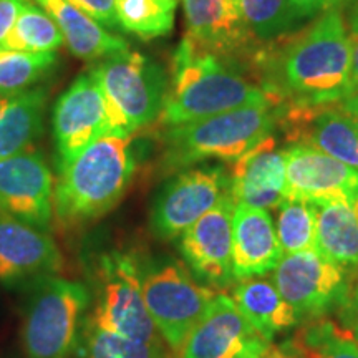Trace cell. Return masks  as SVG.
I'll return each mask as SVG.
<instances>
[{"instance_id": "cell-29", "label": "cell", "mask_w": 358, "mask_h": 358, "mask_svg": "<svg viewBox=\"0 0 358 358\" xmlns=\"http://www.w3.org/2000/svg\"><path fill=\"white\" fill-rule=\"evenodd\" d=\"M250 34L261 42H274L297 30L301 19L289 0H236Z\"/></svg>"}, {"instance_id": "cell-31", "label": "cell", "mask_w": 358, "mask_h": 358, "mask_svg": "<svg viewBox=\"0 0 358 358\" xmlns=\"http://www.w3.org/2000/svg\"><path fill=\"white\" fill-rule=\"evenodd\" d=\"M55 64V52L27 53L0 48V98L25 92Z\"/></svg>"}, {"instance_id": "cell-36", "label": "cell", "mask_w": 358, "mask_h": 358, "mask_svg": "<svg viewBox=\"0 0 358 358\" xmlns=\"http://www.w3.org/2000/svg\"><path fill=\"white\" fill-rule=\"evenodd\" d=\"M259 358H301V357L297 355V352H295L289 343H284V345L280 347L272 343V345L268 347Z\"/></svg>"}, {"instance_id": "cell-23", "label": "cell", "mask_w": 358, "mask_h": 358, "mask_svg": "<svg viewBox=\"0 0 358 358\" xmlns=\"http://www.w3.org/2000/svg\"><path fill=\"white\" fill-rule=\"evenodd\" d=\"M317 252L342 268L358 267V199L313 204Z\"/></svg>"}, {"instance_id": "cell-16", "label": "cell", "mask_w": 358, "mask_h": 358, "mask_svg": "<svg viewBox=\"0 0 358 358\" xmlns=\"http://www.w3.org/2000/svg\"><path fill=\"white\" fill-rule=\"evenodd\" d=\"M187 37L206 50L236 62L244 69L252 64L264 42L250 34L236 0H182Z\"/></svg>"}, {"instance_id": "cell-27", "label": "cell", "mask_w": 358, "mask_h": 358, "mask_svg": "<svg viewBox=\"0 0 358 358\" xmlns=\"http://www.w3.org/2000/svg\"><path fill=\"white\" fill-rule=\"evenodd\" d=\"M64 42V35L55 20L37 3L27 0L19 19L0 48L10 52L48 53L57 52Z\"/></svg>"}, {"instance_id": "cell-11", "label": "cell", "mask_w": 358, "mask_h": 358, "mask_svg": "<svg viewBox=\"0 0 358 358\" xmlns=\"http://www.w3.org/2000/svg\"><path fill=\"white\" fill-rule=\"evenodd\" d=\"M272 340L237 308L231 295L216 294L179 350L181 358H259Z\"/></svg>"}, {"instance_id": "cell-28", "label": "cell", "mask_w": 358, "mask_h": 358, "mask_svg": "<svg viewBox=\"0 0 358 358\" xmlns=\"http://www.w3.org/2000/svg\"><path fill=\"white\" fill-rule=\"evenodd\" d=\"M176 8L178 0H115L120 29L143 40L171 32Z\"/></svg>"}, {"instance_id": "cell-15", "label": "cell", "mask_w": 358, "mask_h": 358, "mask_svg": "<svg viewBox=\"0 0 358 358\" xmlns=\"http://www.w3.org/2000/svg\"><path fill=\"white\" fill-rule=\"evenodd\" d=\"M234 209L232 196H224L179 237V250L191 272L213 289H226L236 282L232 271Z\"/></svg>"}, {"instance_id": "cell-33", "label": "cell", "mask_w": 358, "mask_h": 358, "mask_svg": "<svg viewBox=\"0 0 358 358\" xmlns=\"http://www.w3.org/2000/svg\"><path fill=\"white\" fill-rule=\"evenodd\" d=\"M289 2L294 7L299 19L303 22L329 10H334V8H338L343 3H347V0H289Z\"/></svg>"}, {"instance_id": "cell-6", "label": "cell", "mask_w": 358, "mask_h": 358, "mask_svg": "<svg viewBox=\"0 0 358 358\" xmlns=\"http://www.w3.org/2000/svg\"><path fill=\"white\" fill-rule=\"evenodd\" d=\"M90 71L105 95L111 136L129 138L161 116L169 83L164 70L151 58L123 50L105 57Z\"/></svg>"}, {"instance_id": "cell-35", "label": "cell", "mask_w": 358, "mask_h": 358, "mask_svg": "<svg viewBox=\"0 0 358 358\" xmlns=\"http://www.w3.org/2000/svg\"><path fill=\"white\" fill-rule=\"evenodd\" d=\"M345 25L352 47V82L358 93V10L347 7Z\"/></svg>"}, {"instance_id": "cell-3", "label": "cell", "mask_w": 358, "mask_h": 358, "mask_svg": "<svg viewBox=\"0 0 358 358\" xmlns=\"http://www.w3.org/2000/svg\"><path fill=\"white\" fill-rule=\"evenodd\" d=\"M136 169L131 138L106 136L60 168L53 211L66 226L105 216L122 201Z\"/></svg>"}, {"instance_id": "cell-1", "label": "cell", "mask_w": 358, "mask_h": 358, "mask_svg": "<svg viewBox=\"0 0 358 358\" xmlns=\"http://www.w3.org/2000/svg\"><path fill=\"white\" fill-rule=\"evenodd\" d=\"M272 105H334L355 95L352 47L338 8L310 27L264 42L252 64Z\"/></svg>"}, {"instance_id": "cell-19", "label": "cell", "mask_w": 358, "mask_h": 358, "mask_svg": "<svg viewBox=\"0 0 358 358\" xmlns=\"http://www.w3.org/2000/svg\"><path fill=\"white\" fill-rule=\"evenodd\" d=\"M231 196L236 204L259 209H279L287 199L285 155L271 134L232 163Z\"/></svg>"}, {"instance_id": "cell-26", "label": "cell", "mask_w": 358, "mask_h": 358, "mask_svg": "<svg viewBox=\"0 0 358 358\" xmlns=\"http://www.w3.org/2000/svg\"><path fill=\"white\" fill-rule=\"evenodd\" d=\"M75 355L78 358H169L164 345L138 342L103 329L90 319L88 313Z\"/></svg>"}, {"instance_id": "cell-37", "label": "cell", "mask_w": 358, "mask_h": 358, "mask_svg": "<svg viewBox=\"0 0 358 358\" xmlns=\"http://www.w3.org/2000/svg\"><path fill=\"white\" fill-rule=\"evenodd\" d=\"M342 108L347 111L348 115L352 116L353 120L358 123V93H355V95L348 96L347 100L342 101Z\"/></svg>"}, {"instance_id": "cell-17", "label": "cell", "mask_w": 358, "mask_h": 358, "mask_svg": "<svg viewBox=\"0 0 358 358\" xmlns=\"http://www.w3.org/2000/svg\"><path fill=\"white\" fill-rule=\"evenodd\" d=\"M62 267L64 257L47 231L0 214V284L30 287Z\"/></svg>"}, {"instance_id": "cell-7", "label": "cell", "mask_w": 358, "mask_h": 358, "mask_svg": "<svg viewBox=\"0 0 358 358\" xmlns=\"http://www.w3.org/2000/svg\"><path fill=\"white\" fill-rule=\"evenodd\" d=\"M88 289L92 294L88 317L95 324L138 342L163 345L164 340L145 306L140 261L134 254L123 250L100 254L92 266Z\"/></svg>"}, {"instance_id": "cell-22", "label": "cell", "mask_w": 358, "mask_h": 358, "mask_svg": "<svg viewBox=\"0 0 358 358\" xmlns=\"http://www.w3.org/2000/svg\"><path fill=\"white\" fill-rule=\"evenodd\" d=\"M231 299L243 315L268 340L277 332L287 330L299 322V315L285 302L274 280L267 277H245L232 287Z\"/></svg>"}, {"instance_id": "cell-8", "label": "cell", "mask_w": 358, "mask_h": 358, "mask_svg": "<svg viewBox=\"0 0 358 358\" xmlns=\"http://www.w3.org/2000/svg\"><path fill=\"white\" fill-rule=\"evenodd\" d=\"M140 275L145 306L161 338L179 353L217 292L196 280L181 262L173 259L140 262Z\"/></svg>"}, {"instance_id": "cell-12", "label": "cell", "mask_w": 358, "mask_h": 358, "mask_svg": "<svg viewBox=\"0 0 358 358\" xmlns=\"http://www.w3.org/2000/svg\"><path fill=\"white\" fill-rule=\"evenodd\" d=\"M274 284L301 317H319L347 295L343 268L315 250L284 254L274 268Z\"/></svg>"}, {"instance_id": "cell-13", "label": "cell", "mask_w": 358, "mask_h": 358, "mask_svg": "<svg viewBox=\"0 0 358 358\" xmlns=\"http://www.w3.org/2000/svg\"><path fill=\"white\" fill-rule=\"evenodd\" d=\"M277 124L289 145H307L358 169V123L334 105H277Z\"/></svg>"}, {"instance_id": "cell-32", "label": "cell", "mask_w": 358, "mask_h": 358, "mask_svg": "<svg viewBox=\"0 0 358 358\" xmlns=\"http://www.w3.org/2000/svg\"><path fill=\"white\" fill-rule=\"evenodd\" d=\"M69 2L87 13L88 17H92L105 29H120L118 19H116L115 0H69Z\"/></svg>"}, {"instance_id": "cell-14", "label": "cell", "mask_w": 358, "mask_h": 358, "mask_svg": "<svg viewBox=\"0 0 358 358\" xmlns=\"http://www.w3.org/2000/svg\"><path fill=\"white\" fill-rule=\"evenodd\" d=\"M53 179L47 159L29 148L0 159V214L48 229L53 217Z\"/></svg>"}, {"instance_id": "cell-4", "label": "cell", "mask_w": 358, "mask_h": 358, "mask_svg": "<svg viewBox=\"0 0 358 358\" xmlns=\"http://www.w3.org/2000/svg\"><path fill=\"white\" fill-rule=\"evenodd\" d=\"M277 106L256 105L226 111L178 127L163 133V169H182L206 159L232 161L275 134Z\"/></svg>"}, {"instance_id": "cell-30", "label": "cell", "mask_w": 358, "mask_h": 358, "mask_svg": "<svg viewBox=\"0 0 358 358\" xmlns=\"http://www.w3.org/2000/svg\"><path fill=\"white\" fill-rule=\"evenodd\" d=\"M277 239L282 254H297L306 250L317 252L315 208L301 199H285L277 214Z\"/></svg>"}, {"instance_id": "cell-38", "label": "cell", "mask_w": 358, "mask_h": 358, "mask_svg": "<svg viewBox=\"0 0 358 358\" xmlns=\"http://www.w3.org/2000/svg\"><path fill=\"white\" fill-rule=\"evenodd\" d=\"M355 297H357V303H358V284H357V290H355Z\"/></svg>"}, {"instance_id": "cell-34", "label": "cell", "mask_w": 358, "mask_h": 358, "mask_svg": "<svg viewBox=\"0 0 358 358\" xmlns=\"http://www.w3.org/2000/svg\"><path fill=\"white\" fill-rule=\"evenodd\" d=\"M27 0H0V47L19 19Z\"/></svg>"}, {"instance_id": "cell-25", "label": "cell", "mask_w": 358, "mask_h": 358, "mask_svg": "<svg viewBox=\"0 0 358 358\" xmlns=\"http://www.w3.org/2000/svg\"><path fill=\"white\" fill-rule=\"evenodd\" d=\"M301 358H358V332L332 319H315L287 342Z\"/></svg>"}, {"instance_id": "cell-18", "label": "cell", "mask_w": 358, "mask_h": 358, "mask_svg": "<svg viewBox=\"0 0 358 358\" xmlns=\"http://www.w3.org/2000/svg\"><path fill=\"white\" fill-rule=\"evenodd\" d=\"M284 155L287 199L312 204L358 199V169L307 145H289Z\"/></svg>"}, {"instance_id": "cell-10", "label": "cell", "mask_w": 358, "mask_h": 358, "mask_svg": "<svg viewBox=\"0 0 358 358\" xmlns=\"http://www.w3.org/2000/svg\"><path fill=\"white\" fill-rule=\"evenodd\" d=\"M111 136L105 95L92 71L80 75L53 108V140L64 168L101 138Z\"/></svg>"}, {"instance_id": "cell-9", "label": "cell", "mask_w": 358, "mask_h": 358, "mask_svg": "<svg viewBox=\"0 0 358 358\" xmlns=\"http://www.w3.org/2000/svg\"><path fill=\"white\" fill-rule=\"evenodd\" d=\"M227 194H231V179L222 166L182 169L156 196L151 229L164 241L181 237Z\"/></svg>"}, {"instance_id": "cell-5", "label": "cell", "mask_w": 358, "mask_h": 358, "mask_svg": "<svg viewBox=\"0 0 358 358\" xmlns=\"http://www.w3.org/2000/svg\"><path fill=\"white\" fill-rule=\"evenodd\" d=\"M92 294L83 282L52 275L29 287L22 317L27 358H73Z\"/></svg>"}, {"instance_id": "cell-24", "label": "cell", "mask_w": 358, "mask_h": 358, "mask_svg": "<svg viewBox=\"0 0 358 358\" xmlns=\"http://www.w3.org/2000/svg\"><path fill=\"white\" fill-rule=\"evenodd\" d=\"M45 101L43 88L0 98V159L32 148L42 134Z\"/></svg>"}, {"instance_id": "cell-20", "label": "cell", "mask_w": 358, "mask_h": 358, "mask_svg": "<svg viewBox=\"0 0 358 358\" xmlns=\"http://www.w3.org/2000/svg\"><path fill=\"white\" fill-rule=\"evenodd\" d=\"M282 256L271 214L266 209L236 204L232 217V271L236 280L274 271Z\"/></svg>"}, {"instance_id": "cell-2", "label": "cell", "mask_w": 358, "mask_h": 358, "mask_svg": "<svg viewBox=\"0 0 358 358\" xmlns=\"http://www.w3.org/2000/svg\"><path fill=\"white\" fill-rule=\"evenodd\" d=\"M267 103V93L250 82L243 66L206 50L186 35L174 52L173 85L161 111V123L178 127Z\"/></svg>"}, {"instance_id": "cell-21", "label": "cell", "mask_w": 358, "mask_h": 358, "mask_svg": "<svg viewBox=\"0 0 358 358\" xmlns=\"http://www.w3.org/2000/svg\"><path fill=\"white\" fill-rule=\"evenodd\" d=\"M60 29L69 50L83 60L113 55L128 50L127 40L108 30L69 2V0H35Z\"/></svg>"}]
</instances>
